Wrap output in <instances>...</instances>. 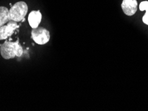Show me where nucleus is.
<instances>
[{"label":"nucleus","mask_w":148,"mask_h":111,"mask_svg":"<svg viewBox=\"0 0 148 111\" xmlns=\"http://www.w3.org/2000/svg\"><path fill=\"white\" fill-rule=\"evenodd\" d=\"M42 18L40 11H32L28 16V21L32 29H36L39 27Z\"/></svg>","instance_id":"423d86ee"},{"label":"nucleus","mask_w":148,"mask_h":111,"mask_svg":"<svg viewBox=\"0 0 148 111\" xmlns=\"http://www.w3.org/2000/svg\"><path fill=\"white\" fill-rule=\"evenodd\" d=\"M28 7L27 3L24 1H19L15 3L10 10V21L16 22H23L25 17L27 14Z\"/></svg>","instance_id":"f03ea898"},{"label":"nucleus","mask_w":148,"mask_h":111,"mask_svg":"<svg viewBox=\"0 0 148 111\" xmlns=\"http://www.w3.org/2000/svg\"><path fill=\"white\" fill-rule=\"evenodd\" d=\"M0 53L5 59H10L17 57H20L23 53L22 46L19 43V39L16 42L5 41L3 44L0 45Z\"/></svg>","instance_id":"f257e3e1"},{"label":"nucleus","mask_w":148,"mask_h":111,"mask_svg":"<svg viewBox=\"0 0 148 111\" xmlns=\"http://www.w3.org/2000/svg\"><path fill=\"white\" fill-rule=\"evenodd\" d=\"M20 25L14 21H10L9 22L1 27H0V40H5L11 37Z\"/></svg>","instance_id":"20e7f679"},{"label":"nucleus","mask_w":148,"mask_h":111,"mask_svg":"<svg viewBox=\"0 0 148 111\" xmlns=\"http://www.w3.org/2000/svg\"><path fill=\"white\" fill-rule=\"evenodd\" d=\"M142 20L143 21V23L146 24V25H148V10L146 11V13H145V14L143 16Z\"/></svg>","instance_id":"1a4fd4ad"},{"label":"nucleus","mask_w":148,"mask_h":111,"mask_svg":"<svg viewBox=\"0 0 148 111\" xmlns=\"http://www.w3.org/2000/svg\"><path fill=\"white\" fill-rule=\"evenodd\" d=\"M121 7L125 15L132 16L136 14L138 9V1L137 0H123Z\"/></svg>","instance_id":"39448f33"},{"label":"nucleus","mask_w":148,"mask_h":111,"mask_svg":"<svg viewBox=\"0 0 148 111\" xmlns=\"http://www.w3.org/2000/svg\"><path fill=\"white\" fill-rule=\"evenodd\" d=\"M140 11H147L148 10V1H145L141 2L140 4Z\"/></svg>","instance_id":"6e6552de"},{"label":"nucleus","mask_w":148,"mask_h":111,"mask_svg":"<svg viewBox=\"0 0 148 111\" xmlns=\"http://www.w3.org/2000/svg\"><path fill=\"white\" fill-rule=\"evenodd\" d=\"M32 38L38 45H45L49 41L50 34L48 30L45 28L38 27L33 29L32 32Z\"/></svg>","instance_id":"7ed1b4c3"},{"label":"nucleus","mask_w":148,"mask_h":111,"mask_svg":"<svg viewBox=\"0 0 148 111\" xmlns=\"http://www.w3.org/2000/svg\"><path fill=\"white\" fill-rule=\"evenodd\" d=\"M10 21V10L7 7L0 6V27L4 25Z\"/></svg>","instance_id":"0eeeda50"}]
</instances>
